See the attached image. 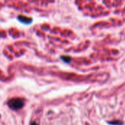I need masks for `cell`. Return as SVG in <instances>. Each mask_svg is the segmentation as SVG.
Wrapping results in <instances>:
<instances>
[{
    "mask_svg": "<svg viewBox=\"0 0 125 125\" xmlns=\"http://www.w3.org/2000/svg\"><path fill=\"white\" fill-rule=\"evenodd\" d=\"M30 125H37L36 122H32V123H31Z\"/></svg>",
    "mask_w": 125,
    "mask_h": 125,
    "instance_id": "5",
    "label": "cell"
},
{
    "mask_svg": "<svg viewBox=\"0 0 125 125\" xmlns=\"http://www.w3.org/2000/svg\"><path fill=\"white\" fill-rule=\"evenodd\" d=\"M7 105L10 108L14 111H17L21 109L24 106V102L21 98H12L7 102Z\"/></svg>",
    "mask_w": 125,
    "mask_h": 125,
    "instance_id": "1",
    "label": "cell"
},
{
    "mask_svg": "<svg viewBox=\"0 0 125 125\" xmlns=\"http://www.w3.org/2000/svg\"><path fill=\"white\" fill-rule=\"evenodd\" d=\"M18 19L21 22H22V23H23L25 24H29V23H30L32 21L31 18H30L29 17H26V16H24V15H18Z\"/></svg>",
    "mask_w": 125,
    "mask_h": 125,
    "instance_id": "2",
    "label": "cell"
},
{
    "mask_svg": "<svg viewBox=\"0 0 125 125\" xmlns=\"http://www.w3.org/2000/svg\"><path fill=\"white\" fill-rule=\"evenodd\" d=\"M108 124L111 125H122L123 122L119 121V120H115V121H111V122H108Z\"/></svg>",
    "mask_w": 125,
    "mask_h": 125,
    "instance_id": "4",
    "label": "cell"
},
{
    "mask_svg": "<svg viewBox=\"0 0 125 125\" xmlns=\"http://www.w3.org/2000/svg\"><path fill=\"white\" fill-rule=\"evenodd\" d=\"M61 59L66 63H70V61L72 60V58L69 56H61Z\"/></svg>",
    "mask_w": 125,
    "mask_h": 125,
    "instance_id": "3",
    "label": "cell"
}]
</instances>
